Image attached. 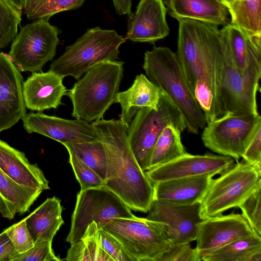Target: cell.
Returning <instances> with one entry per match:
<instances>
[{
    "instance_id": "cell-29",
    "label": "cell",
    "mask_w": 261,
    "mask_h": 261,
    "mask_svg": "<svg viewBox=\"0 0 261 261\" xmlns=\"http://www.w3.org/2000/svg\"><path fill=\"white\" fill-rule=\"evenodd\" d=\"M261 248V236L256 233L234 241L202 257L203 261H249L251 253Z\"/></svg>"
},
{
    "instance_id": "cell-38",
    "label": "cell",
    "mask_w": 261,
    "mask_h": 261,
    "mask_svg": "<svg viewBox=\"0 0 261 261\" xmlns=\"http://www.w3.org/2000/svg\"><path fill=\"white\" fill-rule=\"evenodd\" d=\"M196 250L190 243L172 245L162 257L160 261H200Z\"/></svg>"
},
{
    "instance_id": "cell-5",
    "label": "cell",
    "mask_w": 261,
    "mask_h": 261,
    "mask_svg": "<svg viewBox=\"0 0 261 261\" xmlns=\"http://www.w3.org/2000/svg\"><path fill=\"white\" fill-rule=\"evenodd\" d=\"M126 39L113 30L89 29L54 61L49 70L78 80L96 65L118 59L119 48Z\"/></svg>"
},
{
    "instance_id": "cell-11",
    "label": "cell",
    "mask_w": 261,
    "mask_h": 261,
    "mask_svg": "<svg viewBox=\"0 0 261 261\" xmlns=\"http://www.w3.org/2000/svg\"><path fill=\"white\" fill-rule=\"evenodd\" d=\"M59 33L58 29L48 20H36L21 28L8 55L22 71H40L56 54Z\"/></svg>"
},
{
    "instance_id": "cell-4",
    "label": "cell",
    "mask_w": 261,
    "mask_h": 261,
    "mask_svg": "<svg viewBox=\"0 0 261 261\" xmlns=\"http://www.w3.org/2000/svg\"><path fill=\"white\" fill-rule=\"evenodd\" d=\"M124 62L107 61L87 71L66 93L72 104V116L88 122L102 118L115 103L123 76Z\"/></svg>"
},
{
    "instance_id": "cell-23",
    "label": "cell",
    "mask_w": 261,
    "mask_h": 261,
    "mask_svg": "<svg viewBox=\"0 0 261 261\" xmlns=\"http://www.w3.org/2000/svg\"><path fill=\"white\" fill-rule=\"evenodd\" d=\"M171 17L188 18L215 25L229 23L226 6L220 0H165Z\"/></svg>"
},
{
    "instance_id": "cell-39",
    "label": "cell",
    "mask_w": 261,
    "mask_h": 261,
    "mask_svg": "<svg viewBox=\"0 0 261 261\" xmlns=\"http://www.w3.org/2000/svg\"><path fill=\"white\" fill-rule=\"evenodd\" d=\"M242 158L246 163L261 171V127L254 134Z\"/></svg>"
},
{
    "instance_id": "cell-43",
    "label": "cell",
    "mask_w": 261,
    "mask_h": 261,
    "mask_svg": "<svg viewBox=\"0 0 261 261\" xmlns=\"http://www.w3.org/2000/svg\"><path fill=\"white\" fill-rule=\"evenodd\" d=\"M249 261H261V248L255 250L251 253Z\"/></svg>"
},
{
    "instance_id": "cell-28",
    "label": "cell",
    "mask_w": 261,
    "mask_h": 261,
    "mask_svg": "<svg viewBox=\"0 0 261 261\" xmlns=\"http://www.w3.org/2000/svg\"><path fill=\"white\" fill-rule=\"evenodd\" d=\"M261 0H235L226 5L231 23L255 35H261Z\"/></svg>"
},
{
    "instance_id": "cell-7",
    "label": "cell",
    "mask_w": 261,
    "mask_h": 261,
    "mask_svg": "<svg viewBox=\"0 0 261 261\" xmlns=\"http://www.w3.org/2000/svg\"><path fill=\"white\" fill-rule=\"evenodd\" d=\"M168 125H173L181 132L187 129L180 111L161 90L158 109L148 108L140 109L127 129L130 147L143 170H149L156 141L164 129Z\"/></svg>"
},
{
    "instance_id": "cell-45",
    "label": "cell",
    "mask_w": 261,
    "mask_h": 261,
    "mask_svg": "<svg viewBox=\"0 0 261 261\" xmlns=\"http://www.w3.org/2000/svg\"><path fill=\"white\" fill-rule=\"evenodd\" d=\"M220 1H222V0H220Z\"/></svg>"
},
{
    "instance_id": "cell-19",
    "label": "cell",
    "mask_w": 261,
    "mask_h": 261,
    "mask_svg": "<svg viewBox=\"0 0 261 261\" xmlns=\"http://www.w3.org/2000/svg\"><path fill=\"white\" fill-rule=\"evenodd\" d=\"M63 79L50 70L46 72H33L22 85L26 108L42 112L62 105V98L67 92Z\"/></svg>"
},
{
    "instance_id": "cell-15",
    "label": "cell",
    "mask_w": 261,
    "mask_h": 261,
    "mask_svg": "<svg viewBox=\"0 0 261 261\" xmlns=\"http://www.w3.org/2000/svg\"><path fill=\"white\" fill-rule=\"evenodd\" d=\"M22 121L28 133L39 134L62 144L98 139L92 124L81 119H66L39 112L26 114Z\"/></svg>"
},
{
    "instance_id": "cell-42",
    "label": "cell",
    "mask_w": 261,
    "mask_h": 261,
    "mask_svg": "<svg viewBox=\"0 0 261 261\" xmlns=\"http://www.w3.org/2000/svg\"><path fill=\"white\" fill-rule=\"evenodd\" d=\"M7 3L15 8L22 11L24 6V0H4Z\"/></svg>"
},
{
    "instance_id": "cell-20",
    "label": "cell",
    "mask_w": 261,
    "mask_h": 261,
    "mask_svg": "<svg viewBox=\"0 0 261 261\" xmlns=\"http://www.w3.org/2000/svg\"><path fill=\"white\" fill-rule=\"evenodd\" d=\"M0 169L17 184L28 188L49 189V182L36 164L25 154L0 139Z\"/></svg>"
},
{
    "instance_id": "cell-40",
    "label": "cell",
    "mask_w": 261,
    "mask_h": 261,
    "mask_svg": "<svg viewBox=\"0 0 261 261\" xmlns=\"http://www.w3.org/2000/svg\"><path fill=\"white\" fill-rule=\"evenodd\" d=\"M18 254L4 230L0 233V261H13Z\"/></svg>"
},
{
    "instance_id": "cell-41",
    "label": "cell",
    "mask_w": 261,
    "mask_h": 261,
    "mask_svg": "<svg viewBox=\"0 0 261 261\" xmlns=\"http://www.w3.org/2000/svg\"><path fill=\"white\" fill-rule=\"evenodd\" d=\"M117 13L120 15H127L128 18L132 16V0H113Z\"/></svg>"
},
{
    "instance_id": "cell-24",
    "label": "cell",
    "mask_w": 261,
    "mask_h": 261,
    "mask_svg": "<svg viewBox=\"0 0 261 261\" xmlns=\"http://www.w3.org/2000/svg\"><path fill=\"white\" fill-rule=\"evenodd\" d=\"M61 200L54 196L47 198L27 217L24 218L34 243L42 241L52 242L64 224Z\"/></svg>"
},
{
    "instance_id": "cell-34",
    "label": "cell",
    "mask_w": 261,
    "mask_h": 261,
    "mask_svg": "<svg viewBox=\"0 0 261 261\" xmlns=\"http://www.w3.org/2000/svg\"><path fill=\"white\" fill-rule=\"evenodd\" d=\"M69 162L73 170L81 190L104 186L105 181L90 167L71 152Z\"/></svg>"
},
{
    "instance_id": "cell-3",
    "label": "cell",
    "mask_w": 261,
    "mask_h": 261,
    "mask_svg": "<svg viewBox=\"0 0 261 261\" xmlns=\"http://www.w3.org/2000/svg\"><path fill=\"white\" fill-rule=\"evenodd\" d=\"M143 68L146 76L175 106L187 129L197 134L207 124L204 114L191 92L176 55L169 48L154 46L144 54Z\"/></svg>"
},
{
    "instance_id": "cell-1",
    "label": "cell",
    "mask_w": 261,
    "mask_h": 261,
    "mask_svg": "<svg viewBox=\"0 0 261 261\" xmlns=\"http://www.w3.org/2000/svg\"><path fill=\"white\" fill-rule=\"evenodd\" d=\"M179 22L176 55L188 86L208 123L224 115L219 96L216 58L220 48L218 26L184 18Z\"/></svg>"
},
{
    "instance_id": "cell-9",
    "label": "cell",
    "mask_w": 261,
    "mask_h": 261,
    "mask_svg": "<svg viewBox=\"0 0 261 261\" xmlns=\"http://www.w3.org/2000/svg\"><path fill=\"white\" fill-rule=\"evenodd\" d=\"M135 216L121 199L105 186L81 190L77 194L66 241L71 245L80 240L92 222L100 229L114 218Z\"/></svg>"
},
{
    "instance_id": "cell-30",
    "label": "cell",
    "mask_w": 261,
    "mask_h": 261,
    "mask_svg": "<svg viewBox=\"0 0 261 261\" xmlns=\"http://www.w3.org/2000/svg\"><path fill=\"white\" fill-rule=\"evenodd\" d=\"M71 152L96 172L105 181L107 177V156L103 144L98 139L82 143H64Z\"/></svg>"
},
{
    "instance_id": "cell-21",
    "label": "cell",
    "mask_w": 261,
    "mask_h": 261,
    "mask_svg": "<svg viewBox=\"0 0 261 261\" xmlns=\"http://www.w3.org/2000/svg\"><path fill=\"white\" fill-rule=\"evenodd\" d=\"M213 180L203 175L173 178L153 184V199L181 204L202 202Z\"/></svg>"
},
{
    "instance_id": "cell-22",
    "label": "cell",
    "mask_w": 261,
    "mask_h": 261,
    "mask_svg": "<svg viewBox=\"0 0 261 261\" xmlns=\"http://www.w3.org/2000/svg\"><path fill=\"white\" fill-rule=\"evenodd\" d=\"M160 96V89L145 75H137L128 89L117 94L115 103H119L121 108L120 120L127 128L140 109L157 110Z\"/></svg>"
},
{
    "instance_id": "cell-14",
    "label": "cell",
    "mask_w": 261,
    "mask_h": 261,
    "mask_svg": "<svg viewBox=\"0 0 261 261\" xmlns=\"http://www.w3.org/2000/svg\"><path fill=\"white\" fill-rule=\"evenodd\" d=\"M254 233L242 214L209 217L198 225L195 249L201 260L202 257L217 249Z\"/></svg>"
},
{
    "instance_id": "cell-2",
    "label": "cell",
    "mask_w": 261,
    "mask_h": 261,
    "mask_svg": "<svg viewBox=\"0 0 261 261\" xmlns=\"http://www.w3.org/2000/svg\"><path fill=\"white\" fill-rule=\"evenodd\" d=\"M92 124L106 153L104 186L130 210L147 213L153 200V184L134 155L127 138V127L120 120L114 119L101 118Z\"/></svg>"
},
{
    "instance_id": "cell-8",
    "label": "cell",
    "mask_w": 261,
    "mask_h": 261,
    "mask_svg": "<svg viewBox=\"0 0 261 261\" xmlns=\"http://www.w3.org/2000/svg\"><path fill=\"white\" fill-rule=\"evenodd\" d=\"M261 185V171L242 160L216 179H213L201 202V214L206 218L239 207Z\"/></svg>"
},
{
    "instance_id": "cell-10",
    "label": "cell",
    "mask_w": 261,
    "mask_h": 261,
    "mask_svg": "<svg viewBox=\"0 0 261 261\" xmlns=\"http://www.w3.org/2000/svg\"><path fill=\"white\" fill-rule=\"evenodd\" d=\"M261 117L250 114H226L207 123L202 141L205 147L239 161L259 128Z\"/></svg>"
},
{
    "instance_id": "cell-27",
    "label": "cell",
    "mask_w": 261,
    "mask_h": 261,
    "mask_svg": "<svg viewBox=\"0 0 261 261\" xmlns=\"http://www.w3.org/2000/svg\"><path fill=\"white\" fill-rule=\"evenodd\" d=\"M182 132L173 125L166 126L153 149L149 169L169 163L187 153L182 144Z\"/></svg>"
},
{
    "instance_id": "cell-6",
    "label": "cell",
    "mask_w": 261,
    "mask_h": 261,
    "mask_svg": "<svg viewBox=\"0 0 261 261\" xmlns=\"http://www.w3.org/2000/svg\"><path fill=\"white\" fill-rule=\"evenodd\" d=\"M102 229L119 242L132 261H160L172 246L167 225L146 218H114Z\"/></svg>"
},
{
    "instance_id": "cell-35",
    "label": "cell",
    "mask_w": 261,
    "mask_h": 261,
    "mask_svg": "<svg viewBox=\"0 0 261 261\" xmlns=\"http://www.w3.org/2000/svg\"><path fill=\"white\" fill-rule=\"evenodd\" d=\"M4 230L19 254L27 252L34 246V242L24 219Z\"/></svg>"
},
{
    "instance_id": "cell-37",
    "label": "cell",
    "mask_w": 261,
    "mask_h": 261,
    "mask_svg": "<svg viewBox=\"0 0 261 261\" xmlns=\"http://www.w3.org/2000/svg\"><path fill=\"white\" fill-rule=\"evenodd\" d=\"M101 247L113 261H132L119 242L102 228L99 229Z\"/></svg>"
},
{
    "instance_id": "cell-16",
    "label": "cell",
    "mask_w": 261,
    "mask_h": 261,
    "mask_svg": "<svg viewBox=\"0 0 261 261\" xmlns=\"http://www.w3.org/2000/svg\"><path fill=\"white\" fill-rule=\"evenodd\" d=\"M221 43L244 77L259 84L261 77V35L246 32L231 23L220 30Z\"/></svg>"
},
{
    "instance_id": "cell-25",
    "label": "cell",
    "mask_w": 261,
    "mask_h": 261,
    "mask_svg": "<svg viewBox=\"0 0 261 261\" xmlns=\"http://www.w3.org/2000/svg\"><path fill=\"white\" fill-rule=\"evenodd\" d=\"M42 191L22 187L0 169V214L9 220L29 211Z\"/></svg>"
},
{
    "instance_id": "cell-13",
    "label": "cell",
    "mask_w": 261,
    "mask_h": 261,
    "mask_svg": "<svg viewBox=\"0 0 261 261\" xmlns=\"http://www.w3.org/2000/svg\"><path fill=\"white\" fill-rule=\"evenodd\" d=\"M234 164L229 156L206 153L193 155L188 153L164 165L146 171L152 184L179 177L221 175Z\"/></svg>"
},
{
    "instance_id": "cell-31",
    "label": "cell",
    "mask_w": 261,
    "mask_h": 261,
    "mask_svg": "<svg viewBox=\"0 0 261 261\" xmlns=\"http://www.w3.org/2000/svg\"><path fill=\"white\" fill-rule=\"evenodd\" d=\"M85 0H24L23 11L29 20L48 19L54 15L81 7Z\"/></svg>"
},
{
    "instance_id": "cell-33",
    "label": "cell",
    "mask_w": 261,
    "mask_h": 261,
    "mask_svg": "<svg viewBox=\"0 0 261 261\" xmlns=\"http://www.w3.org/2000/svg\"><path fill=\"white\" fill-rule=\"evenodd\" d=\"M254 232L261 236V185L239 206Z\"/></svg>"
},
{
    "instance_id": "cell-17",
    "label": "cell",
    "mask_w": 261,
    "mask_h": 261,
    "mask_svg": "<svg viewBox=\"0 0 261 261\" xmlns=\"http://www.w3.org/2000/svg\"><path fill=\"white\" fill-rule=\"evenodd\" d=\"M23 77L9 55L0 53V132L10 128L27 114Z\"/></svg>"
},
{
    "instance_id": "cell-44",
    "label": "cell",
    "mask_w": 261,
    "mask_h": 261,
    "mask_svg": "<svg viewBox=\"0 0 261 261\" xmlns=\"http://www.w3.org/2000/svg\"><path fill=\"white\" fill-rule=\"evenodd\" d=\"M235 0H222V2L225 4L226 6V5L233 2Z\"/></svg>"
},
{
    "instance_id": "cell-32",
    "label": "cell",
    "mask_w": 261,
    "mask_h": 261,
    "mask_svg": "<svg viewBox=\"0 0 261 261\" xmlns=\"http://www.w3.org/2000/svg\"><path fill=\"white\" fill-rule=\"evenodd\" d=\"M22 11L0 0V49L7 47L17 34Z\"/></svg>"
},
{
    "instance_id": "cell-18",
    "label": "cell",
    "mask_w": 261,
    "mask_h": 261,
    "mask_svg": "<svg viewBox=\"0 0 261 261\" xmlns=\"http://www.w3.org/2000/svg\"><path fill=\"white\" fill-rule=\"evenodd\" d=\"M167 8L163 0H140L128 19L126 39L153 43L168 36Z\"/></svg>"
},
{
    "instance_id": "cell-26",
    "label": "cell",
    "mask_w": 261,
    "mask_h": 261,
    "mask_svg": "<svg viewBox=\"0 0 261 261\" xmlns=\"http://www.w3.org/2000/svg\"><path fill=\"white\" fill-rule=\"evenodd\" d=\"M99 229L95 222L87 228L81 239L67 251V261H113L100 245Z\"/></svg>"
},
{
    "instance_id": "cell-12",
    "label": "cell",
    "mask_w": 261,
    "mask_h": 261,
    "mask_svg": "<svg viewBox=\"0 0 261 261\" xmlns=\"http://www.w3.org/2000/svg\"><path fill=\"white\" fill-rule=\"evenodd\" d=\"M146 218L165 223L172 246L196 240L198 224L204 220L201 202L181 204L153 199Z\"/></svg>"
},
{
    "instance_id": "cell-36",
    "label": "cell",
    "mask_w": 261,
    "mask_h": 261,
    "mask_svg": "<svg viewBox=\"0 0 261 261\" xmlns=\"http://www.w3.org/2000/svg\"><path fill=\"white\" fill-rule=\"evenodd\" d=\"M52 249V242L42 241L35 243L27 252L18 254L13 261H60Z\"/></svg>"
}]
</instances>
